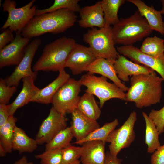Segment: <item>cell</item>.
Instances as JSON below:
<instances>
[{"mask_svg": "<svg viewBox=\"0 0 164 164\" xmlns=\"http://www.w3.org/2000/svg\"><path fill=\"white\" fill-rule=\"evenodd\" d=\"M149 116L155 124L159 135L164 132V106L159 110L152 109Z\"/></svg>", "mask_w": 164, "mask_h": 164, "instance_id": "35", "label": "cell"}, {"mask_svg": "<svg viewBox=\"0 0 164 164\" xmlns=\"http://www.w3.org/2000/svg\"><path fill=\"white\" fill-rule=\"evenodd\" d=\"M106 142L100 141L86 142L82 144L80 157L82 164H104Z\"/></svg>", "mask_w": 164, "mask_h": 164, "instance_id": "19", "label": "cell"}, {"mask_svg": "<svg viewBox=\"0 0 164 164\" xmlns=\"http://www.w3.org/2000/svg\"><path fill=\"white\" fill-rule=\"evenodd\" d=\"M79 0H55L49 7L42 9H37L36 16L53 12L59 9H67L74 12H79L81 8L78 4Z\"/></svg>", "mask_w": 164, "mask_h": 164, "instance_id": "31", "label": "cell"}, {"mask_svg": "<svg viewBox=\"0 0 164 164\" xmlns=\"http://www.w3.org/2000/svg\"><path fill=\"white\" fill-rule=\"evenodd\" d=\"M66 128L65 115L58 112L52 106L48 116L42 122L35 139L38 145L47 143Z\"/></svg>", "mask_w": 164, "mask_h": 164, "instance_id": "11", "label": "cell"}, {"mask_svg": "<svg viewBox=\"0 0 164 164\" xmlns=\"http://www.w3.org/2000/svg\"><path fill=\"white\" fill-rule=\"evenodd\" d=\"M14 40L0 50V68L7 66L17 65L24 57L26 47L30 42L29 38L16 32Z\"/></svg>", "mask_w": 164, "mask_h": 164, "instance_id": "13", "label": "cell"}, {"mask_svg": "<svg viewBox=\"0 0 164 164\" xmlns=\"http://www.w3.org/2000/svg\"><path fill=\"white\" fill-rule=\"evenodd\" d=\"M114 66L118 77L121 81L124 82L129 81V76L149 74L155 71L145 65L129 60L126 57L120 54L115 60Z\"/></svg>", "mask_w": 164, "mask_h": 164, "instance_id": "15", "label": "cell"}, {"mask_svg": "<svg viewBox=\"0 0 164 164\" xmlns=\"http://www.w3.org/2000/svg\"><path fill=\"white\" fill-rule=\"evenodd\" d=\"M35 157L41 160L42 164H63L62 149L45 150Z\"/></svg>", "mask_w": 164, "mask_h": 164, "instance_id": "32", "label": "cell"}, {"mask_svg": "<svg viewBox=\"0 0 164 164\" xmlns=\"http://www.w3.org/2000/svg\"><path fill=\"white\" fill-rule=\"evenodd\" d=\"M34 80L31 77H26L22 79V89L14 101L7 105L9 116H13L17 110L27 104L39 91L40 89L34 84Z\"/></svg>", "mask_w": 164, "mask_h": 164, "instance_id": "21", "label": "cell"}, {"mask_svg": "<svg viewBox=\"0 0 164 164\" xmlns=\"http://www.w3.org/2000/svg\"><path fill=\"white\" fill-rule=\"evenodd\" d=\"M74 135L70 127L62 130L50 142L46 143L45 150L62 149L70 145Z\"/></svg>", "mask_w": 164, "mask_h": 164, "instance_id": "30", "label": "cell"}, {"mask_svg": "<svg viewBox=\"0 0 164 164\" xmlns=\"http://www.w3.org/2000/svg\"><path fill=\"white\" fill-rule=\"evenodd\" d=\"M134 5L138 11L146 19L151 29L164 35V22L160 11L156 10L152 5L149 6L141 0H128Z\"/></svg>", "mask_w": 164, "mask_h": 164, "instance_id": "20", "label": "cell"}, {"mask_svg": "<svg viewBox=\"0 0 164 164\" xmlns=\"http://www.w3.org/2000/svg\"><path fill=\"white\" fill-rule=\"evenodd\" d=\"M160 1L162 5V8L160 11L162 14H164V0H161Z\"/></svg>", "mask_w": 164, "mask_h": 164, "instance_id": "42", "label": "cell"}, {"mask_svg": "<svg viewBox=\"0 0 164 164\" xmlns=\"http://www.w3.org/2000/svg\"><path fill=\"white\" fill-rule=\"evenodd\" d=\"M14 164H34L31 162H28L26 157L25 156H23L19 160L15 162Z\"/></svg>", "mask_w": 164, "mask_h": 164, "instance_id": "40", "label": "cell"}, {"mask_svg": "<svg viewBox=\"0 0 164 164\" xmlns=\"http://www.w3.org/2000/svg\"><path fill=\"white\" fill-rule=\"evenodd\" d=\"M94 95L85 92L80 97L77 108L83 114L94 120L99 118L101 111Z\"/></svg>", "mask_w": 164, "mask_h": 164, "instance_id": "24", "label": "cell"}, {"mask_svg": "<svg viewBox=\"0 0 164 164\" xmlns=\"http://www.w3.org/2000/svg\"><path fill=\"white\" fill-rule=\"evenodd\" d=\"M38 144L35 140L29 137L21 128L16 125L14 129L12 150L21 153L31 152L35 150Z\"/></svg>", "mask_w": 164, "mask_h": 164, "instance_id": "23", "label": "cell"}, {"mask_svg": "<svg viewBox=\"0 0 164 164\" xmlns=\"http://www.w3.org/2000/svg\"><path fill=\"white\" fill-rule=\"evenodd\" d=\"M117 50L120 54L134 63L145 65L158 73L164 82V54L158 57L151 56L133 45L122 46L118 47Z\"/></svg>", "mask_w": 164, "mask_h": 164, "instance_id": "12", "label": "cell"}, {"mask_svg": "<svg viewBox=\"0 0 164 164\" xmlns=\"http://www.w3.org/2000/svg\"><path fill=\"white\" fill-rule=\"evenodd\" d=\"M17 118L10 116L7 122L0 127V144L5 149L6 153L12 152L14 129L16 126Z\"/></svg>", "mask_w": 164, "mask_h": 164, "instance_id": "27", "label": "cell"}, {"mask_svg": "<svg viewBox=\"0 0 164 164\" xmlns=\"http://www.w3.org/2000/svg\"><path fill=\"white\" fill-rule=\"evenodd\" d=\"M119 124L118 120L115 119L113 121L106 123L101 127L95 129L83 139L76 141L73 144L82 145L86 142L93 141H100L106 142L109 134L115 129Z\"/></svg>", "mask_w": 164, "mask_h": 164, "instance_id": "29", "label": "cell"}, {"mask_svg": "<svg viewBox=\"0 0 164 164\" xmlns=\"http://www.w3.org/2000/svg\"><path fill=\"white\" fill-rule=\"evenodd\" d=\"M6 152L3 147V146L0 144V156L1 157H4L5 156Z\"/></svg>", "mask_w": 164, "mask_h": 164, "instance_id": "41", "label": "cell"}, {"mask_svg": "<svg viewBox=\"0 0 164 164\" xmlns=\"http://www.w3.org/2000/svg\"><path fill=\"white\" fill-rule=\"evenodd\" d=\"M143 53L154 57L164 54V40L155 36L146 37L139 49Z\"/></svg>", "mask_w": 164, "mask_h": 164, "instance_id": "28", "label": "cell"}, {"mask_svg": "<svg viewBox=\"0 0 164 164\" xmlns=\"http://www.w3.org/2000/svg\"><path fill=\"white\" fill-rule=\"evenodd\" d=\"M15 38L12 31L9 29H5L0 34V50L12 42Z\"/></svg>", "mask_w": 164, "mask_h": 164, "instance_id": "36", "label": "cell"}, {"mask_svg": "<svg viewBox=\"0 0 164 164\" xmlns=\"http://www.w3.org/2000/svg\"><path fill=\"white\" fill-rule=\"evenodd\" d=\"M9 117L7 105L0 104V127L7 122Z\"/></svg>", "mask_w": 164, "mask_h": 164, "instance_id": "38", "label": "cell"}, {"mask_svg": "<svg viewBox=\"0 0 164 164\" xmlns=\"http://www.w3.org/2000/svg\"><path fill=\"white\" fill-rule=\"evenodd\" d=\"M153 30L145 19L138 10L129 17L121 18L112 27L114 44L132 46L150 35Z\"/></svg>", "mask_w": 164, "mask_h": 164, "instance_id": "4", "label": "cell"}, {"mask_svg": "<svg viewBox=\"0 0 164 164\" xmlns=\"http://www.w3.org/2000/svg\"><path fill=\"white\" fill-rule=\"evenodd\" d=\"M96 59L89 47L76 43L67 61L65 67L74 75L81 74Z\"/></svg>", "mask_w": 164, "mask_h": 164, "instance_id": "14", "label": "cell"}, {"mask_svg": "<svg viewBox=\"0 0 164 164\" xmlns=\"http://www.w3.org/2000/svg\"><path fill=\"white\" fill-rule=\"evenodd\" d=\"M130 81L125 101L134 102L136 107L140 109L160 102L163 80L155 72L132 76Z\"/></svg>", "mask_w": 164, "mask_h": 164, "instance_id": "2", "label": "cell"}, {"mask_svg": "<svg viewBox=\"0 0 164 164\" xmlns=\"http://www.w3.org/2000/svg\"><path fill=\"white\" fill-rule=\"evenodd\" d=\"M82 147L70 145L62 149V164H70L78 160L80 157Z\"/></svg>", "mask_w": 164, "mask_h": 164, "instance_id": "33", "label": "cell"}, {"mask_svg": "<svg viewBox=\"0 0 164 164\" xmlns=\"http://www.w3.org/2000/svg\"><path fill=\"white\" fill-rule=\"evenodd\" d=\"M71 114L72 121L70 127L77 141L83 139L100 127L97 121L87 117L77 108Z\"/></svg>", "mask_w": 164, "mask_h": 164, "instance_id": "18", "label": "cell"}, {"mask_svg": "<svg viewBox=\"0 0 164 164\" xmlns=\"http://www.w3.org/2000/svg\"><path fill=\"white\" fill-rule=\"evenodd\" d=\"M77 17L75 12L67 9L35 16L21 33L23 37L30 39L46 33H61L73 26Z\"/></svg>", "mask_w": 164, "mask_h": 164, "instance_id": "1", "label": "cell"}, {"mask_svg": "<svg viewBox=\"0 0 164 164\" xmlns=\"http://www.w3.org/2000/svg\"><path fill=\"white\" fill-rule=\"evenodd\" d=\"M111 26L95 27L89 30L83 36V41L89 47L96 58H103L115 60L119 53L114 46Z\"/></svg>", "mask_w": 164, "mask_h": 164, "instance_id": "5", "label": "cell"}, {"mask_svg": "<svg viewBox=\"0 0 164 164\" xmlns=\"http://www.w3.org/2000/svg\"><path fill=\"white\" fill-rule=\"evenodd\" d=\"M79 12L80 19L78 21V24L81 27L101 28L105 26L101 1L93 5L83 7L81 8Z\"/></svg>", "mask_w": 164, "mask_h": 164, "instance_id": "17", "label": "cell"}, {"mask_svg": "<svg viewBox=\"0 0 164 164\" xmlns=\"http://www.w3.org/2000/svg\"><path fill=\"white\" fill-rule=\"evenodd\" d=\"M150 161L151 164H164V144L153 153Z\"/></svg>", "mask_w": 164, "mask_h": 164, "instance_id": "37", "label": "cell"}, {"mask_svg": "<svg viewBox=\"0 0 164 164\" xmlns=\"http://www.w3.org/2000/svg\"><path fill=\"white\" fill-rule=\"evenodd\" d=\"M82 85L80 80L70 78L53 96L51 104L58 112L65 115L77 108Z\"/></svg>", "mask_w": 164, "mask_h": 164, "instance_id": "8", "label": "cell"}, {"mask_svg": "<svg viewBox=\"0 0 164 164\" xmlns=\"http://www.w3.org/2000/svg\"><path fill=\"white\" fill-rule=\"evenodd\" d=\"M82 85L86 87L85 92L97 96L99 100L100 108L112 99L125 100L126 93L114 83L108 82L107 78L98 77L89 73L82 76L80 80Z\"/></svg>", "mask_w": 164, "mask_h": 164, "instance_id": "6", "label": "cell"}, {"mask_svg": "<svg viewBox=\"0 0 164 164\" xmlns=\"http://www.w3.org/2000/svg\"><path fill=\"white\" fill-rule=\"evenodd\" d=\"M142 115L146 124L145 144L148 146L147 152L152 153L161 145L159 138V134L154 123L146 113L143 111Z\"/></svg>", "mask_w": 164, "mask_h": 164, "instance_id": "25", "label": "cell"}, {"mask_svg": "<svg viewBox=\"0 0 164 164\" xmlns=\"http://www.w3.org/2000/svg\"><path fill=\"white\" fill-rule=\"evenodd\" d=\"M122 161V159L112 156L109 151H107L106 153L104 164H121Z\"/></svg>", "mask_w": 164, "mask_h": 164, "instance_id": "39", "label": "cell"}, {"mask_svg": "<svg viewBox=\"0 0 164 164\" xmlns=\"http://www.w3.org/2000/svg\"><path fill=\"white\" fill-rule=\"evenodd\" d=\"M125 0H102L101 5L104 15L105 25H114L119 21L118 12Z\"/></svg>", "mask_w": 164, "mask_h": 164, "instance_id": "26", "label": "cell"}, {"mask_svg": "<svg viewBox=\"0 0 164 164\" xmlns=\"http://www.w3.org/2000/svg\"><path fill=\"white\" fill-rule=\"evenodd\" d=\"M32 0L24 6L16 7L14 0H5L2 5L3 10L8 13L7 19L0 29L7 28L12 31L21 32L23 29L36 16V7Z\"/></svg>", "mask_w": 164, "mask_h": 164, "instance_id": "7", "label": "cell"}, {"mask_svg": "<svg viewBox=\"0 0 164 164\" xmlns=\"http://www.w3.org/2000/svg\"><path fill=\"white\" fill-rule=\"evenodd\" d=\"M114 60L103 58H97L84 70V71L98 74L109 79L125 92L128 89L118 78L114 66Z\"/></svg>", "mask_w": 164, "mask_h": 164, "instance_id": "16", "label": "cell"}, {"mask_svg": "<svg viewBox=\"0 0 164 164\" xmlns=\"http://www.w3.org/2000/svg\"><path fill=\"white\" fill-rule=\"evenodd\" d=\"M137 119V113L134 111L120 127L108 136L106 142L110 143L109 151L113 156L117 157L121 149L129 147L134 142L135 138L134 127Z\"/></svg>", "mask_w": 164, "mask_h": 164, "instance_id": "9", "label": "cell"}, {"mask_svg": "<svg viewBox=\"0 0 164 164\" xmlns=\"http://www.w3.org/2000/svg\"><path fill=\"white\" fill-rule=\"evenodd\" d=\"M41 43L42 41L40 39H35L26 46L22 59L12 74L4 79L8 86L17 87L20 80L26 77H31L34 80H36L37 72L32 70V63L35 54Z\"/></svg>", "mask_w": 164, "mask_h": 164, "instance_id": "10", "label": "cell"}, {"mask_svg": "<svg viewBox=\"0 0 164 164\" xmlns=\"http://www.w3.org/2000/svg\"><path fill=\"white\" fill-rule=\"evenodd\" d=\"M80 161L78 160L75 162L70 164H80Z\"/></svg>", "mask_w": 164, "mask_h": 164, "instance_id": "43", "label": "cell"}, {"mask_svg": "<svg viewBox=\"0 0 164 164\" xmlns=\"http://www.w3.org/2000/svg\"><path fill=\"white\" fill-rule=\"evenodd\" d=\"M76 43L72 38L63 37L48 43L33 66V70L59 71L64 69L68 58Z\"/></svg>", "mask_w": 164, "mask_h": 164, "instance_id": "3", "label": "cell"}, {"mask_svg": "<svg viewBox=\"0 0 164 164\" xmlns=\"http://www.w3.org/2000/svg\"><path fill=\"white\" fill-rule=\"evenodd\" d=\"M57 77L44 88L40 89L31 102L48 104L51 103L53 98L60 88L70 78L64 69L60 70Z\"/></svg>", "mask_w": 164, "mask_h": 164, "instance_id": "22", "label": "cell"}, {"mask_svg": "<svg viewBox=\"0 0 164 164\" xmlns=\"http://www.w3.org/2000/svg\"><path fill=\"white\" fill-rule=\"evenodd\" d=\"M17 90L16 87L10 86L6 84L4 79L0 80V104L8 105L10 98Z\"/></svg>", "mask_w": 164, "mask_h": 164, "instance_id": "34", "label": "cell"}]
</instances>
